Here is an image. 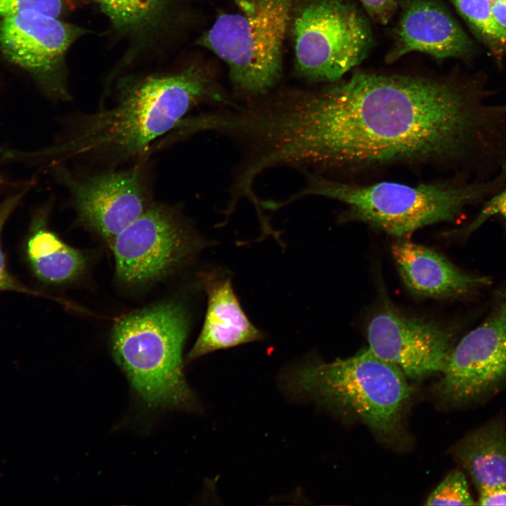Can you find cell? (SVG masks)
Wrapping results in <instances>:
<instances>
[{"mask_svg":"<svg viewBox=\"0 0 506 506\" xmlns=\"http://www.w3.org/2000/svg\"><path fill=\"white\" fill-rule=\"evenodd\" d=\"M391 253L406 285L420 295L450 296L489 283L486 278L462 273L440 254L410 241L394 242Z\"/></svg>","mask_w":506,"mask_h":506,"instance_id":"cell-15","label":"cell"},{"mask_svg":"<svg viewBox=\"0 0 506 506\" xmlns=\"http://www.w3.org/2000/svg\"><path fill=\"white\" fill-rule=\"evenodd\" d=\"M505 117L456 83L356 72L319 89L273 91L259 105L257 140L270 167L317 174L493 154Z\"/></svg>","mask_w":506,"mask_h":506,"instance_id":"cell-1","label":"cell"},{"mask_svg":"<svg viewBox=\"0 0 506 506\" xmlns=\"http://www.w3.org/2000/svg\"><path fill=\"white\" fill-rule=\"evenodd\" d=\"M369 349L396 365L407 378L442 372L452 350L450 332L433 321L406 316L386 306L370 321Z\"/></svg>","mask_w":506,"mask_h":506,"instance_id":"cell-12","label":"cell"},{"mask_svg":"<svg viewBox=\"0 0 506 506\" xmlns=\"http://www.w3.org/2000/svg\"><path fill=\"white\" fill-rule=\"evenodd\" d=\"M441 373L436 391L451 403L477 398L506 378V290L488 318L452 349Z\"/></svg>","mask_w":506,"mask_h":506,"instance_id":"cell-11","label":"cell"},{"mask_svg":"<svg viewBox=\"0 0 506 506\" xmlns=\"http://www.w3.org/2000/svg\"><path fill=\"white\" fill-rule=\"evenodd\" d=\"M297 0H231L197 41L227 65L233 98L264 96L283 72V51Z\"/></svg>","mask_w":506,"mask_h":506,"instance_id":"cell-6","label":"cell"},{"mask_svg":"<svg viewBox=\"0 0 506 506\" xmlns=\"http://www.w3.org/2000/svg\"><path fill=\"white\" fill-rule=\"evenodd\" d=\"M368 15L381 25L387 24L397 9L395 0H360Z\"/></svg>","mask_w":506,"mask_h":506,"instance_id":"cell-24","label":"cell"},{"mask_svg":"<svg viewBox=\"0 0 506 506\" xmlns=\"http://www.w3.org/2000/svg\"><path fill=\"white\" fill-rule=\"evenodd\" d=\"M5 183V179L0 175V186Z\"/></svg>","mask_w":506,"mask_h":506,"instance_id":"cell-27","label":"cell"},{"mask_svg":"<svg viewBox=\"0 0 506 506\" xmlns=\"http://www.w3.org/2000/svg\"><path fill=\"white\" fill-rule=\"evenodd\" d=\"M472 45L465 32L439 2L407 0L386 61L394 62L413 51L436 59L461 57L472 50Z\"/></svg>","mask_w":506,"mask_h":506,"instance_id":"cell-13","label":"cell"},{"mask_svg":"<svg viewBox=\"0 0 506 506\" xmlns=\"http://www.w3.org/2000/svg\"><path fill=\"white\" fill-rule=\"evenodd\" d=\"M84 2V0H0V15L4 18L34 10L60 18L75 11Z\"/></svg>","mask_w":506,"mask_h":506,"instance_id":"cell-21","label":"cell"},{"mask_svg":"<svg viewBox=\"0 0 506 506\" xmlns=\"http://www.w3.org/2000/svg\"><path fill=\"white\" fill-rule=\"evenodd\" d=\"M285 391L341 416L358 420L388 444L404 440L403 419L410 387L396 365L369 349L329 363H309L287 371Z\"/></svg>","mask_w":506,"mask_h":506,"instance_id":"cell-3","label":"cell"},{"mask_svg":"<svg viewBox=\"0 0 506 506\" xmlns=\"http://www.w3.org/2000/svg\"><path fill=\"white\" fill-rule=\"evenodd\" d=\"M491 10L495 22L506 34V1L491 3Z\"/></svg>","mask_w":506,"mask_h":506,"instance_id":"cell-26","label":"cell"},{"mask_svg":"<svg viewBox=\"0 0 506 506\" xmlns=\"http://www.w3.org/2000/svg\"><path fill=\"white\" fill-rule=\"evenodd\" d=\"M26 191L27 189H25L20 193L9 196L0 202V233L6 219L24 196ZM2 290H15L26 293H33L32 291L20 285L8 273L6 268L4 256L1 251L0 242V291Z\"/></svg>","mask_w":506,"mask_h":506,"instance_id":"cell-22","label":"cell"},{"mask_svg":"<svg viewBox=\"0 0 506 506\" xmlns=\"http://www.w3.org/2000/svg\"><path fill=\"white\" fill-rule=\"evenodd\" d=\"M289 34L294 72L308 82L339 80L373 45L370 22L353 0H297Z\"/></svg>","mask_w":506,"mask_h":506,"instance_id":"cell-7","label":"cell"},{"mask_svg":"<svg viewBox=\"0 0 506 506\" xmlns=\"http://www.w3.org/2000/svg\"><path fill=\"white\" fill-rule=\"evenodd\" d=\"M34 219L27 241V253L30 265L41 280L49 283L71 281L84 270L86 260L79 250L69 246L46 227L48 209Z\"/></svg>","mask_w":506,"mask_h":506,"instance_id":"cell-18","label":"cell"},{"mask_svg":"<svg viewBox=\"0 0 506 506\" xmlns=\"http://www.w3.org/2000/svg\"><path fill=\"white\" fill-rule=\"evenodd\" d=\"M489 1H490L491 3H493V2L504 1H506V0H489Z\"/></svg>","mask_w":506,"mask_h":506,"instance_id":"cell-28","label":"cell"},{"mask_svg":"<svg viewBox=\"0 0 506 506\" xmlns=\"http://www.w3.org/2000/svg\"><path fill=\"white\" fill-rule=\"evenodd\" d=\"M188 332L184 309L157 304L120 318L111 335L113 356L134 389L154 407L196 410L195 396L183 372Z\"/></svg>","mask_w":506,"mask_h":506,"instance_id":"cell-5","label":"cell"},{"mask_svg":"<svg viewBox=\"0 0 506 506\" xmlns=\"http://www.w3.org/2000/svg\"><path fill=\"white\" fill-rule=\"evenodd\" d=\"M207 309L202 330L189 352L190 362L219 349L259 341L264 335L243 311L228 278L202 277Z\"/></svg>","mask_w":506,"mask_h":506,"instance_id":"cell-14","label":"cell"},{"mask_svg":"<svg viewBox=\"0 0 506 506\" xmlns=\"http://www.w3.org/2000/svg\"><path fill=\"white\" fill-rule=\"evenodd\" d=\"M495 215H500L506 219V185L484 205L477 216L463 231L467 233L474 231Z\"/></svg>","mask_w":506,"mask_h":506,"instance_id":"cell-23","label":"cell"},{"mask_svg":"<svg viewBox=\"0 0 506 506\" xmlns=\"http://www.w3.org/2000/svg\"><path fill=\"white\" fill-rule=\"evenodd\" d=\"M113 106L73 119L56 144L25 158L52 165L88 160L108 167L146 157L153 142L169 134L202 104L215 106L231 98L207 70L191 65L181 70L123 79Z\"/></svg>","mask_w":506,"mask_h":506,"instance_id":"cell-2","label":"cell"},{"mask_svg":"<svg viewBox=\"0 0 506 506\" xmlns=\"http://www.w3.org/2000/svg\"><path fill=\"white\" fill-rule=\"evenodd\" d=\"M479 493L476 505H506V485L486 489L480 491Z\"/></svg>","mask_w":506,"mask_h":506,"instance_id":"cell-25","label":"cell"},{"mask_svg":"<svg viewBox=\"0 0 506 506\" xmlns=\"http://www.w3.org/2000/svg\"><path fill=\"white\" fill-rule=\"evenodd\" d=\"M453 452L479 492L506 485V432L500 422L469 434Z\"/></svg>","mask_w":506,"mask_h":506,"instance_id":"cell-17","label":"cell"},{"mask_svg":"<svg viewBox=\"0 0 506 506\" xmlns=\"http://www.w3.org/2000/svg\"><path fill=\"white\" fill-rule=\"evenodd\" d=\"M305 175L306 186L284 201L285 205L309 195L335 199L347 206L352 219L397 237L455 219L465 207L493 193L506 179V174L500 173L492 180L412 186L394 182L356 185Z\"/></svg>","mask_w":506,"mask_h":506,"instance_id":"cell-4","label":"cell"},{"mask_svg":"<svg viewBox=\"0 0 506 506\" xmlns=\"http://www.w3.org/2000/svg\"><path fill=\"white\" fill-rule=\"evenodd\" d=\"M87 31L60 18L27 10L0 22V50L26 70L55 100L70 99L65 57L71 45Z\"/></svg>","mask_w":506,"mask_h":506,"instance_id":"cell-10","label":"cell"},{"mask_svg":"<svg viewBox=\"0 0 506 506\" xmlns=\"http://www.w3.org/2000/svg\"><path fill=\"white\" fill-rule=\"evenodd\" d=\"M127 169L76 173L62 164L54 174L69 192L78 221L111 243L152 204L145 160Z\"/></svg>","mask_w":506,"mask_h":506,"instance_id":"cell-8","label":"cell"},{"mask_svg":"<svg viewBox=\"0 0 506 506\" xmlns=\"http://www.w3.org/2000/svg\"><path fill=\"white\" fill-rule=\"evenodd\" d=\"M188 226L176 209L152 202L111 242L117 278L136 285L159 279L192 250Z\"/></svg>","mask_w":506,"mask_h":506,"instance_id":"cell-9","label":"cell"},{"mask_svg":"<svg viewBox=\"0 0 506 506\" xmlns=\"http://www.w3.org/2000/svg\"><path fill=\"white\" fill-rule=\"evenodd\" d=\"M115 31L138 51L170 27L179 0H94ZM134 51V52H135Z\"/></svg>","mask_w":506,"mask_h":506,"instance_id":"cell-16","label":"cell"},{"mask_svg":"<svg viewBox=\"0 0 506 506\" xmlns=\"http://www.w3.org/2000/svg\"><path fill=\"white\" fill-rule=\"evenodd\" d=\"M470 26L495 47L506 45V34L495 22L489 0H449Z\"/></svg>","mask_w":506,"mask_h":506,"instance_id":"cell-19","label":"cell"},{"mask_svg":"<svg viewBox=\"0 0 506 506\" xmlns=\"http://www.w3.org/2000/svg\"><path fill=\"white\" fill-rule=\"evenodd\" d=\"M426 505H474L465 474L460 470L449 473L431 493Z\"/></svg>","mask_w":506,"mask_h":506,"instance_id":"cell-20","label":"cell"}]
</instances>
